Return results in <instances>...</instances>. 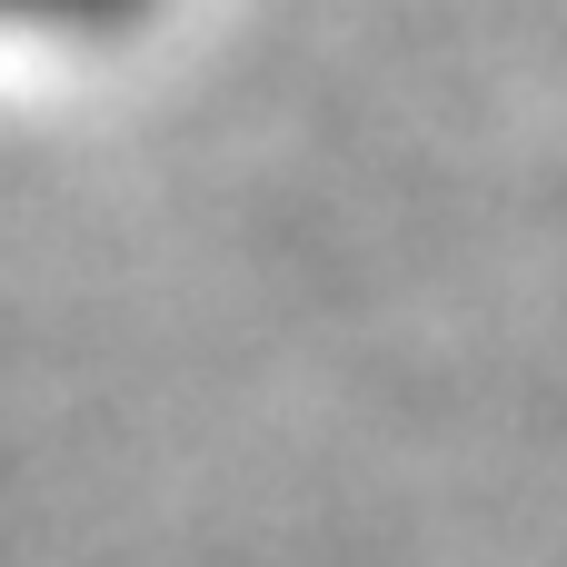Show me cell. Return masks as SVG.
<instances>
[{
  "mask_svg": "<svg viewBox=\"0 0 567 567\" xmlns=\"http://www.w3.org/2000/svg\"><path fill=\"white\" fill-rule=\"evenodd\" d=\"M159 0H0V50H110Z\"/></svg>",
  "mask_w": 567,
  "mask_h": 567,
  "instance_id": "6da1fadb",
  "label": "cell"
}]
</instances>
